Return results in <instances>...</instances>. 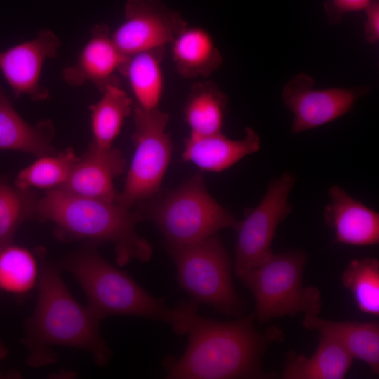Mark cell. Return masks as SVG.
Returning <instances> with one entry per match:
<instances>
[{
  "label": "cell",
  "mask_w": 379,
  "mask_h": 379,
  "mask_svg": "<svg viewBox=\"0 0 379 379\" xmlns=\"http://www.w3.org/2000/svg\"><path fill=\"white\" fill-rule=\"evenodd\" d=\"M197 306L181 301L172 308L170 324L177 334L188 335V344L180 358L166 361L167 378H271L261 360L271 344L284 340L281 330L271 326L260 333L254 326L255 314L226 322L208 319Z\"/></svg>",
  "instance_id": "1"
},
{
  "label": "cell",
  "mask_w": 379,
  "mask_h": 379,
  "mask_svg": "<svg viewBox=\"0 0 379 379\" xmlns=\"http://www.w3.org/2000/svg\"><path fill=\"white\" fill-rule=\"evenodd\" d=\"M37 284L36 306L25 339L28 364L39 367L53 363L55 357L51 347L66 346L85 350L97 365L106 366L112 354L100 335L101 320L74 298L58 269L44 266Z\"/></svg>",
  "instance_id": "2"
},
{
  "label": "cell",
  "mask_w": 379,
  "mask_h": 379,
  "mask_svg": "<svg viewBox=\"0 0 379 379\" xmlns=\"http://www.w3.org/2000/svg\"><path fill=\"white\" fill-rule=\"evenodd\" d=\"M36 218L55 223L58 236L63 239L112 243L120 267L132 260L145 263L152 258V245L136 230L137 224L145 218L143 214L115 202L78 196L55 187L39 199Z\"/></svg>",
  "instance_id": "3"
},
{
  "label": "cell",
  "mask_w": 379,
  "mask_h": 379,
  "mask_svg": "<svg viewBox=\"0 0 379 379\" xmlns=\"http://www.w3.org/2000/svg\"><path fill=\"white\" fill-rule=\"evenodd\" d=\"M92 242L64 259L60 265L77 279L88 309L100 320L112 315L136 316L170 324L172 308L126 272L105 260Z\"/></svg>",
  "instance_id": "4"
},
{
  "label": "cell",
  "mask_w": 379,
  "mask_h": 379,
  "mask_svg": "<svg viewBox=\"0 0 379 379\" xmlns=\"http://www.w3.org/2000/svg\"><path fill=\"white\" fill-rule=\"evenodd\" d=\"M306 260L305 254L298 250L272 253L263 263L239 277L253 295L254 314L260 323L301 312L319 316L321 292L302 283Z\"/></svg>",
  "instance_id": "5"
},
{
  "label": "cell",
  "mask_w": 379,
  "mask_h": 379,
  "mask_svg": "<svg viewBox=\"0 0 379 379\" xmlns=\"http://www.w3.org/2000/svg\"><path fill=\"white\" fill-rule=\"evenodd\" d=\"M166 247L179 286L193 303L209 305L225 315L243 316L244 305L232 281V260L218 234L195 244Z\"/></svg>",
  "instance_id": "6"
},
{
  "label": "cell",
  "mask_w": 379,
  "mask_h": 379,
  "mask_svg": "<svg viewBox=\"0 0 379 379\" xmlns=\"http://www.w3.org/2000/svg\"><path fill=\"white\" fill-rule=\"evenodd\" d=\"M147 217L154 222L167 244L187 245L235 230L238 221L208 193L201 173L194 175L166 194Z\"/></svg>",
  "instance_id": "7"
},
{
  "label": "cell",
  "mask_w": 379,
  "mask_h": 379,
  "mask_svg": "<svg viewBox=\"0 0 379 379\" xmlns=\"http://www.w3.org/2000/svg\"><path fill=\"white\" fill-rule=\"evenodd\" d=\"M135 152L123 190L115 203L131 209L136 203L154 197L168 168L172 142L166 132L169 115L159 109H145L133 102Z\"/></svg>",
  "instance_id": "8"
},
{
  "label": "cell",
  "mask_w": 379,
  "mask_h": 379,
  "mask_svg": "<svg viewBox=\"0 0 379 379\" xmlns=\"http://www.w3.org/2000/svg\"><path fill=\"white\" fill-rule=\"evenodd\" d=\"M295 176L285 172L272 180L260 203L244 213V219L235 228L234 272L240 277L266 261L273 251L272 244L278 226L291 211L288 201Z\"/></svg>",
  "instance_id": "9"
},
{
  "label": "cell",
  "mask_w": 379,
  "mask_h": 379,
  "mask_svg": "<svg viewBox=\"0 0 379 379\" xmlns=\"http://www.w3.org/2000/svg\"><path fill=\"white\" fill-rule=\"evenodd\" d=\"M314 84L311 76L299 73L282 88V100L293 114V134L327 124L344 116L371 91V86L318 89Z\"/></svg>",
  "instance_id": "10"
},
{
  "label": "cell",
  "mask_w": 379,
  "mask_h": 379,
  "mask_svg": "<svg viewBox=\"0 0 379 379\" xmlns=\"http://www.w3.org/2000/svg\"><path fill=\"white\" fill-rule=\"evenodd\" d=\"M187 25L180 13L162 0H127L124 21L111 32L125 56L166 48Z\"/></svg>",
  "instance_id": "11"
},
{
  "label": "cell",
  "mask_w": 379,
  "mask_h": 379,
  "mask_svg": "<svg viewBox=\"0 0 379 379\" xmlns=\"http://www.w3.org/2000/svg\"><path fill=\"white\" fill-rule=\"evenodd\" d=\"M59 38L51 30L42 29L35 38L0 52V71L15 97L26 95L43 100L49 91L39 83L45 60L58 54Z\"/></svg>",
  "instance_id": "12"
},
{
  "label": "cell",
  "mask_w": 379,
  "mask_h": 379,
  "mask_svg": "<svg viewBox=\"0 0 379 379\" xmlns=\"http://www.w3.org/2000/svg\"><path fill=\"white\" fill-rule=\"evenodd\" d=\"M109 26L95 25L90 37L73 65L65 67L62 77L66 83L80 86L90 81L102 92L109 84L120 79L118 74L128 57L115 45Z\"/></svg>",
  "instance_id": "13"
},
{
  "label": "cell",
  "mask_w": 379,
  "mask_h": 379,
  "mask_svg": "<svg viewBox=\"0 0 379 379\" xmlns=\"http://www.w3.org/2000/svg\"><path fill=\"white\" fill-rule=\"evenodd\" d=\"M126 168L119 149L101 148L91 142L88 150L78 157L67 180L58 187L75 195L115 202L113 180Z\"/></svg>",
  "instance_id": "14"
},
{
  "label": "cell",
  "mask_w": 379,
  "mask_h": 379,
  "mask_svg": "<svg viewBox=\"0 0 379 379\" xmlns=\"http://www.w3.org/2000/svg\"><path fill=\"white\" fill-rule=\"evenodd\" d=\"M329 202L324 213L326 225L337 243L352 246H373L379 242V214L352 197L339 185L328 191Z\"/></svg>",
  "instance_id": "15"
},
{
  "label": "cell",
  "mask_w": 379,
  "mask_h": 379,
  "mask_svg": "<svg viewBox=\"0 0 379 379\" xmlns=\"http://www.w3.org/2000/svg\"><path fill=\"white\" fill-rule=\"evenodd\" d=\"M260 149L259 135L253 128L246 127L241 140L230 139L222 132L208 135L190 134L185 139L182 157L201 170L218 173Z\"/></svg>",
  "instance_id": "16"
},
{
  "label": "cell",
  "mask_w": 379,
  "mask_h": 379,
  "mask_svg": "<svg viewBox=\"0 0 379 379\" xmlns=\"http://www.w3.org/2000/svg\"><path fill=\"white\" fill-rule=\"evenodd\" d=\"M170 45L175 70L185 79L206 78L222 65L213 37L201 27L187 25Z\"/></svg>",
  "instance_id": "17"
},
{
  "label": "cell",
  "mask_w": 379,
  "mask_h": 379,
  "mask_svg": "<svg viewBox=\"0 0 379 379\" xmlns=\"http://www.w3.org/2000/svg\"><path fill=\"white\" fill-rule=\"evenodd\" d=\"M303 326L336 340L352 356L366 363L371 371L379 373L378 322L334 321L318 316L305 315Z\"/></svg>",
  "instance_id": "18"
},
{
  "label": "cell",
  "mask_w": 379,
  "mask_h": 379,
  "mask_svg": "<svg viewBox=\"0 0 379 379\" xmlns=\"http://www.w3.org/2000/svg\"><path fill=\"white\" fill-rule=\"evenodd\" d=\"M353 358L334 338L319 333L318 347L309 357L290 351L286 354L282 379H342Z\"/></svg>",
  "instance_id": "19"
},
{
  "label": "cell",
  "mask_w": 379,
  "mask_h": 379,
  "mask_svg": "<svg viewBox=\"0 0 379 379\" xmlns=\"http://www.w3.org/2000/svg\"><path fill=\"white\" fill-rule=\"evenodd\" d=\"M54 128L44 120L32 126L13 107L0 85V149L17 150L39 157L55 154L51 145Z\"/></svg>",
  "instance_id": "20"
},
{
  "label": "cell",
  "mask_w": 379,
  "mask_h": 379,
  "mask_svg": "<svg viewBox=\"0 0 379 379\" xmlns=\"http://www.w3.org/2000/svg\"><path fill=\"white\" fill-rule=\"evenodd\" d=\"M165 48L140 52L127 58L120 74L127 81L135 104L145 109L159 108L164 89L162 62Z\"/></svg>",
  "instance_id": "21"
},
{
  "label": "cell",
  "mask_w": 379,
  "mask_h": 379,
  "mask_svg": "<svg viewBox=\"0 0 379 379\" xmlns=\"http://www.w3.org/2000/svg\"><path fill=\"white\" fill-rule=\"evenodd\" d=\"M228 99L212 81L194 83L187 97L183 112L185 121L195 135L222 133Z\"/></svg>",
  "instance_id": "22"
},
{
  "label": "cell",
  "mask_w": 379,
  "mask_h": 379,
  "mask_svg": "<svg viewBox=\"0 0 379 379\" xmlns=\"http://www.w3.org/2000/svg\"><path fill=\"white\" fill-rule=\"evenodd\" d=\"M99 101L91 105L92 143L101 148L112 147L125 119L132 113L133 101L118 79L105 87Z\"/></svg>",
  "instance_id": "23"
},
{
  "label": "cell",
  "mask_w": 379,
  "mask_h": 379,
  "mask_svg": "<svg viewBox=\"0 0 379 379\" xmlns=\"http://www.w3.org/2000/svg\"><path fill=\"white\" fill-rule=\"evenodd\" d=\"M38 201L31 189L12 185L0 175V251L13 244L20 225L36 217Z\"/></svg>",
  "instance_id": "24"
},
{
  "label": "cell",
  "mask_w": 379,
  "mask_h": 379,
  "mask_svg": "<svg viewBox=\"0 0 379 379\" xmlns=\"http://www.w3.org/2000/svg\"><path fill=\"white\" fill-rule=\"evenodd\" d=\"M343 286L365 314L379 315V261L375 258L352 260L341 276Z\"/></svg>",
  "instance_id": "25"
},
{
  "label": "cell",
  "mask_w": 379,
  "mask_h": 379,
  "mask_svg": "<svg viewBox=\"0 0 379 379\" xmlns=\"http://www.w3.org/2000/svg\"><path fill=\"white\" fill-rule=\"evenodd\" d=\"M39 275L36 261L27 249L12 244L0 251V289L25 293L38 282Z\"/></svg>",
  "instance_id": "26"
},
{
  "label": "cell",
  "mask_w": 379,
  "mask_h": 379,
  "mask_svg": "<svg viewBox=\"0 0 379 379\" xmlns=\"http://www.w3.org/2000/svg\"><path fill=\"white\" fill-rule=\"evenodd\" d=\"M77 159L70 149L57 156L41 157L19 173L14 185L24 190L60 187L68 178Z\"/></svg>",
  "instance_id": "27"
},
{
  "label": "cell",
  "mask_w": 379,
  "mask_h": 379,
  "mask_svg": "<svg viewBox=\"0 0 379 379\" xmlns=\"http://www.w3.org/2000/svg\"><path fill=\"white\" fill-rule=\"evenodd\" d=\"M372 0H326L324 9L331 25L342 22L348 13L364 11Z\"/></svg>",
  "instance_id": "28"
},
{
  "label": "cell",
  "mask_w": 379,
  "mask_h": 379,
  "mask_svg": "<svg viewBox=\"0 0 379 379\" xmlns=\"http://www.w3.org/2000/svg\"><path fill=\"white\" fill-rule=\"evenodd\" d=\"M364 11L366 13L365 41L375 45L379 40V0H372Z\"/></svg>",
  "instance_id": "29"
},
{
  "label": "cell",
  "mask_w": 379,
  "mask_h": 379,
  "mask_svg": "<svg viewBox=\"0 0 379 379\" xmlns=\"http://www.w3.org/2000/svg\"><path fill=\"white\" fill-rule=\"evenodd\" d=\"M8 351L4 343L0 340V361L4 359L8 354ZM3 378V375L0 371V378Z\"/></svg>",
  "instance_id": "30"
}]
</instances>
